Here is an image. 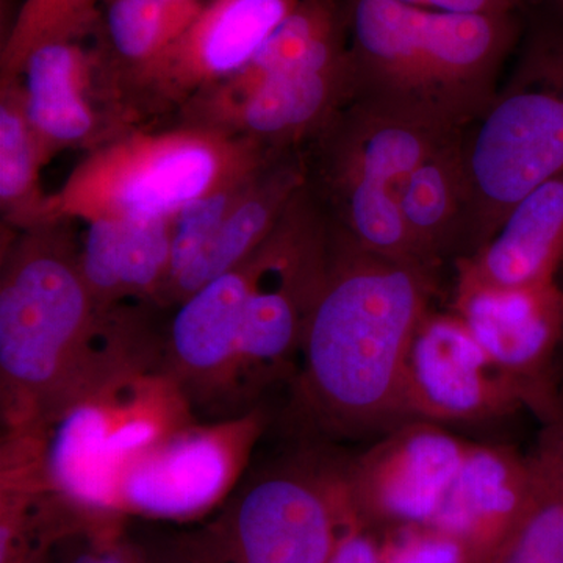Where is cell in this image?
I'll use <instances>...</instances> for the list:
<instances>
[{
    "mask_svg": "<svg viewBox=\"0 0 563 563\" xmlns=\"http://www.w3.org/2000/svg\"><path fill=\"white\" fill-rule=\"evenodd\" d=\"M531 481L529 455L473 443L453 487L424 526L457 540L468 562L481 563L523 506Z\"/></svg>",
    "mask_w": 563,
    "mask_h": 563,
    "instance_id": "17",
    "label": "cell"
},
{
    "mask_svg": "<svg viewBox=\"0 0 563 563\" xmlns=\"http://www.w3.org/2000/svg\"><path fill=\"white\" fill-rule=\"evenodd\" d=\"M563 269V174L515 203L479 251L455 261V285L525 290L558 282Z\"/></svg>",
    "mask_w": 563,
    "mask_h": 563,
    "instance_id": "16",
    "label": "cell"
},
{
    "mask_svg": "<svg viewBox=\"0 0 563 563\" xmlns=\"http://www.w3.org/2000/svg\"><path fill=\"white\" fill-rule=\"evenodd\" d=\"M404 228L418 262L440 273L443 263L465 257L468 244V184L463 131L453 133L418 166L404 187Z\"/></svg>",
    "mask_w": 563,
    "mask_h": 563,
    "instance_id": "21",
    "label": "cell"
},
{
    "mask_svg": "<svg viewBox=\"0 0 563 563\" xmlns=\"http://www.w3.org/2000/svg\"><path fill=\"white\" fill-rule=\"evenodd\" d=\"M354 91L350 38L288 25L231 79L185 102L181 114L272 152L302 151Z\"/></svg>",
    "mask_w": 563,
    "mask_h": 563,
    "instance_id": "9",
    "label": "cell"
},
{
    "mask_svg": "<svg viewBox=\"0 0 563 563\" xmlns=\"http://www.w3.org/2000/svg\"><path fill=\"white\" fill-rule=\"evenodd\" d=\"M96 29L103 66L128 70L135 84L172 44L163 0H103Z\"/></svg>",
    "mask_w": 563,
    "mask_h": 563,
    "instance_id": "24",
    "label": "cell"
},
{
    "mask_svg": "<svg viewBox=\"0 0 563 563\" xmlns=\"http://www.w3.org/2000/svg\"><path fill=\"white\" fill-rule=\"evenodd\" d=\"M192 420L179 385L140 366L92 388L33 433L41 470L58 495L84 512L124 517L118 492L128 466Z\"/></svg>",
    "mask_w": 563,
    "mask_h": 563,
    "instance_id": "8",
    "label": "cell"
},
{
    "mask_svg": "<svg viewBox=\"0 0 563 563\" xmlns=\"http://www.w3.org/2000/svg\"><path fill=\"white\" fill-rule=\"evenodd\" d=\"M103 0H24L0 55L2 79L21 77L33 51L96 31Z\"/></svg>",
    "mask_w": 563,
    "mask_h": 563,
    "instance_id": "25",
    "label": "cell"
},
{
    "mask_svg": "<svg viewBox=\"0 0 563 563\" xmlns=\"http://www.w3.org/2000/svg\"><path fill=\"white\" fill-rule=\"evenodd\" d=\"M331 250L332 222L306 181L251 254V288L225 417L261 406L266 390L295 376Z\"/></svg>",
    "mask_w": 563,
    "mask_h": 563,
    "instance_id": "10",
    "label": "cell"
},
{
    "mask_svg": "<svg viewBox=\"0 0 563 563\" xmlns=\"http://www.w3.org/2000/svg\"><path fill=\"white\" fill-rule=\"evenodd\" d=\"M268 421L265 407L257 406L214 422L192 420L169 432L125 470L120 514L179 523L209 517L242 483Z\"/></svg>",
    "mask_w": 563,
    "mask_h": 563,
    "instance_id": "11",
    "label": "cell"
},
{
    "mask_svg": "<svg viewBox=\"0 0 563 563\" xmlns=\"http://www.w3.org/2000/svg\"><path fill=\"white\" fill-rule=\"evenodd\" d=\"M558 284H559V287H561V290L563 292V269H562L561 274H559ZM554 385H555V393H558V399H559V412H561V410L563 409V332H562L561 343H559L558 355H555Z\"/></svg>",
    "mask_w": 563,
    "mask_h": 563,
    "instance_id": "32",
    "label": "cell"
},
{
    "mask_svg": "<svg viewBox=\"0 0 563 563\" xmlns=\"http://www.w3.org/2000/svg\"><path fill=\"white\" fill-rule=\"evenodd\" d=\"M47 563H157L147 544L125 529V517L98 515L70 532L52 551Z\"/></svg>",
    "mask_w": 563,
    "mask_h": 563,
    "instance_id": "27",
    "label": "cell"
},
{
    "mask_svg": "<svg viewBox=\"0 0 563 563\" xmlns=\"http://www.w3.org/2000/svg\"><path fill=\"white\" fill-rule=\"evenodd\" d=\"M528 455V498L481 563H563V409Z\"/></svg>",
    "mask_w": 563,
    "mask_h": 563,
    "instance_id": "22",
    "label": "cell"
},
{
    "mask_svg": "<svg viewBox=\"0 0 563 563\" xmlns=\"http://www.w3.org/2000/svg\"><path fill=\"white\" fill-rule=\"evenodd\" d=\"M355 521L346 459L313 444L254 470L195 528L147 548L157 563H329Z\"/></svg>",
    "mask_w": 563,
    "mask_h": 563,
    "instance_id": "5",
    "label": "cell"
},
{
    "mask_svg": "<svg viewBox=\"0 0 563 563\" xmlns=\"http://www.w3.org/2000/svg\"><path fill=\"white\" fill-rule=\"evenodd\" d=\"M298 3L299 0H207L190 27L139 84L158 101L184 106L250 65Z\"/></svg>",
    "mask_w": 563,
    "mask_h": 563,
    "instance_id": "15",
    "label": "cell"
},
{
    "mask_svg": "<svg viewBox=\"0 0 563 563\" xmlns=\"http://www.w3.org/2000/svg\"><path fill=\"white\" fill-rule=\"evenodd\" d=\"M473 443L442 424L404 422L347 461V487L363 528L399 529L431 523Z\"/></svg>",
    "mask_w": 563,
    "mask_h": 563,
    "instance_id": "12",
    "label": "cell"
},
{
    "mask_svg": "<svg viewBox=\"0 0 563 563\" xmlns=\"http://www.w3.org/2000/svg\"><path fill=\"white\" fill-rule=\"evenodd\" d=\"M439 273L363 250L332 224L328 274L291 377V415L318 439H379L412 421L410 344Z\"/></svg>",
    "mask_w": 563,
    "mask_h": 563,
    "instance_id": "2",
    "label": "cell"
},
{
    "mask_svg": "<svg viewBox=\"0 0 563 563\" xmlns=\"http://www.w3.org/2000/svg\"><path fill=\"white\" fill-rule=\"evenodd\" d=\"M395 539L387 551L380 550L384 563H470L465 550L457 540L429 528L406 526L393 529Z\"/></svg>",
    "mask_w": 563,
    "mask_h": 563,
    "instance_id": "28",
    "label": "cell"
},
{
    "mask_svg": "<svg viewBox=\"0 0 563 563\" xmlns=\"http://www.w3.org/2000/svg\"><path fill=\"white\" fill-rule=\"evenodd\" d=\"M102 68L98 51L85 49L79 40L44 44L25 62V111L51 155L98 135L101 120L91 102V87Z\"/></svg>",
    "mask_w": 563,
    "mask_h": 563,
    "instance_id": "20",
    "label": "cell"
},
{
    "mask_svg": "<svg viewBox=\"0 0 563 563\" xmlns=\"http://www.w3.org/2000/svg\"><path fill=\"white\" fill-rule=\"evenodd\" d=\"M354 98L450 131L490 106L523 27L520 13H448L346 0Z\"/></svg>",
    "mask_w": 563,
    "mask_h": 563,
    "instance_id": "3",
    "label": "cell"
},
{
    "mask_svg": "<svg viewBox=\"0 0 563 563\" xmlns=\"http://www.w3.org/2000/svg\"><path fill=\"white\" fill-rule=\"evenodd\" d=\"M63 221L24 229L0 277V399L3 433L27 432L111 377L157 366L155 335L139 303L103 310Z\"/></svg>",
    "mask_w": 563,
    "mask_h": 563,
    "instance_id": "1",
    "label": "cell"
},
{
    "mask_svg": "<svg viewBox=\"0 0 563 563\" xmlns=\"http://www.w3.org/2000/svg\"><path fill=\"white\" fill-rule=\"evenodd\" d=\"M409 5L448 13H520L526 0H399Z\"/></svg>",
    "mask_w": 563,
    "mask_h": 563,
    "instance_id": "30",
    "label": "cell"
},
{
    "mask_svg": "<svg viewBox=\"0 0 563 563\" xmlns=\"http://www.w3.org/2000/svg\"><path fill=\"white\" fill-rule=\"evenodd\" d=\"M406 402L412 420L462 424L526 409L514 380L454 312L431 310L410 344Z\"/></svg>",
    "mask_w": 563,
    "mask_h": 563,
    "instance_id": "13",
    "label": "cell"
},
{
    "mask_svg": "<svg viewBox=\"0 0 563 563\" xmlns=\"http://www.w3.org/2000/svg\"><path fill=\"white\" fill-rule=\"evenodd\" d=\"M455 132L352 98L303 150L307 185L352 242L422 266L404 228L399 201L415 169Z\"/></svg>",
    "mask_w": 563,
    "mask_h": 563,
    "instance_id": "7",
    "label": "cell"
},
{
    "mask_svg": "<svg viewBox=\"0 0 563 563\" xmlns=\"http://www.w3.org/2000/svg\"><path fill=\"white\" fill-rule=\"evenodd\" d=\"M174 218L96 220L79 246L81 276L101 309L154 303L172 262Z\"/></svg>",
    "mask_w": 563,
    "mask_h": 563,
    "instance_id": "19",
    "label": "cell"
},
{
    "mask_svg": "<svg viewBox=\"0 0 563 563\" xmlns=\"http://www.w3.org/2000/svg\"><path fill=\"white\" fill-rule=\"evenodd\" d=\"M274 154L255 141L185 122L103 141L76 166L47 220H155L244 179Z\"/></svg>",
    "mask_w": 563,
    "mask_h": 563,
    "instance_id": "6",
    "label": "cell"
},
{
    "mask_svg": "<svg viewBox=\"0 0 563 563\" xmlns=\"http://www.w3.org/2000/svg\"><path fill=\"white\" fill-rule=\"evenodd\" d=\"M329 563H384L379 547L374 542L372 531L361 523L344 529L333 550Z\"/></svg>",
    "mask_w": 563,
    "mask_h": 563,
    "instance_id": "29",
    "label": "cell"
},
{
    "mask_svg": "<svg viewBox=\"0 0 563 563\" xmlns=\"http://www.w3.org/2000/svg\"><path fill=\"white\" fill-rule=\"evenodd\" d=\"M306 181L303 150L279 152L263 163L244 185L209 246L166 292L161 307L179 306L203 285L250 257L268 239Z\"/></svg>",
    "mask_w": 563,
    "mask_h": 563,
    "instance_id": "18",
    "label": "cell"
},
{
    "mask_svg": "<svg viewBox=\"0 0 563 563\" xmlns=\"http://www.w3.org/2000/svg\"><path fill=\"white\" fill-rule=\"evenodd\" d=\"M0 85V206L3 220L24 231L49 222L40 172L51 152L29 120L21 77Z\"/></svg>",
    "mask_w": 563,
    "mask_h": 563,
    "instance_id": "23",
    "label": "cell"
},
{
    "mask_svg": "<svg viewBox=\"0 0 563 563\" xmlns=\"http://www.w3.org/2000/svg\"><path fill=\"white\" fill-rule=\"evenodd\" d=\"M451 312L465 322L492 361L523 396L540 422L559 415L554 363L563 332L558 282L525 290L454 287Z\"/></svg>",
    "mask_w": 563,
    "mask_h": 563,
    "instance_id": "14",
    "label": "cell"
},
{
    "mask_svg": "<svg viewBox=\"0 0 563 563\" xmlns=\"http://www.w3.org/2000/svg\"><path fill=\"white\" fill-rule=\"evenodd\" d=\"M512 62L488 109L463 131L465 257L490 242L515 203L563 174V0H526Z\"/></svg>",
    "mask_w": 563,
    "mask_h": 563,
    "instance_id": "4",
    "label": "cell"
},
{
    "mask_svg": "<svg viewBox=\"0 0 563 563\" xmlns=\"http://www.w3.org/2000/svg\"><path fill=\"white\" fill-rule=\"evenodd\" d=\"M252 174L242 180L233 181L228 187H222L220 190L196 199L177 213L176 221H174L169 273L165 287L158 296L157 307H161L166 292L172 290L176 282L191 268L192 263L198 261L199 255L209 246L213 236L217 235L218 229L228 218L229 211L239 201L244 185L250 180Z\"/></svg>",
    "mask_w": 563,
    "mask_h": 563,
    "instance_id": "26",
    "label": "cell"
},
{
    "mask_svg": "<svg viewBox=\"0 0 563 563\" xmlns=\"http://www.w3.org/2000/svg\"><path fill=\"white\" fill-rule=\"evenodd\" d=\"M206 2L207 0H163L166 29H168L172 44L190 27L192 21L201 13Z\"/></svg>",
    "mask_w": 563,
    "mask_h": 563,
    "instance_id": "31",
    "label": "cell"
}]
</instances>
